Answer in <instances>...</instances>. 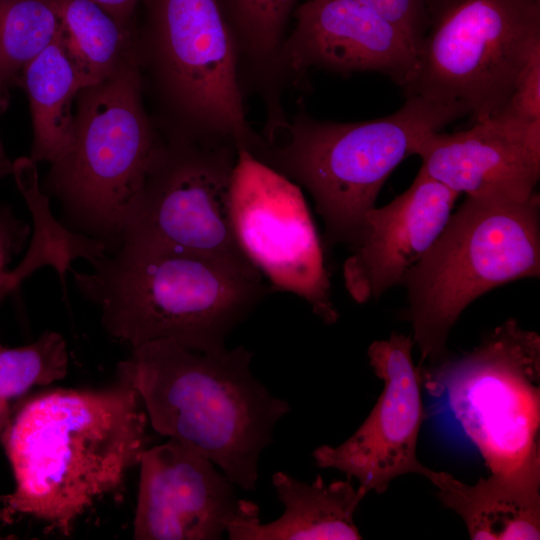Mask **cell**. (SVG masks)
I'll return each instance as SVG.
<instances>
[{"mask_svg": "<svg viewBox=\"0 0 540 540\" xmlns=\"http://www.w3.org/2000/svg\"><path fill=\"white\" fill-rule=\"evenodd\" d=\"M403 30L417 45L427 23L429 0H358Z\"/></svg>", "mask_w": 540, "mask_h": 540, "instance_id": "cell-26", "label": "cell"}, {"mask_svg": "<svg viewBox=\"0 0 540 540\" xmlns=\"http://www.w3.org/2000/svg\"><path fill=\"white\" fill-rule=\"evenodd\" d=\"M423 387L444 400L489 474L540 491V337L515 319L472 351L422 369Z\"/></svg>", "mask_w": 540, "mask_h": 540, "instance_id": "cell-8", "label": "cell"}, {"mask_svg": "<svg viewBox=\"0 0 540 540\" xmlns=\"http://www.w3.org/2000/svg\"><path fill=\"white\" fill-rule=\"evenodd\" d=\"M540 49V0H429L406 96L460 108L473 122L500 113Z\"/></svg>", "mask_w": 540, "mask_h": 540, "instance_id": "cell-9", "label": "cell"}, {"mask_svg": "<svg viewBox=\"0 0 540 540\" xmlns=\"http://www.w3.org/2000/svg\"><path fill=\"white\" fill-rule=\"evenodd\" d=\"M133 538L218 540L236 517L259 508L208 458L168 438L141 455Z\"/></svg>", "mask_w": 540, "mask_h": 540, "instance_id": "cell-13", "label": "cell"}, {"mask_svg": "<svg viewBox=\"0 0 540 540\" xmlns=\"http://www.w3.org/2000/svg\"><path fill=\"white\" fill-rule=\"evenodd\" d=\"M20 86L27 94L32 117L30 158L35 163L45 161L51 164L62 157L72 143V106L83 87L60 33L25 68Z\"/></svg>", "mask_w": 540, "mask_h": 540, "instance_id": "cell-20", "label": "cell"}, {"mask_svg": "<svg viewBox=\"0 0 540 540\" xmlns=\"http://www.w3.org/2000/svg\"><path fill=\"white\" fill-rule=\"evenodd\" d=\"M292 17L295 27L280 52L287 87L311 68L338 74L378 72L402 88L413 76L414 42L358 0H307Z\"/></svg>", "mask_w": 540, "mask_h": 540, "instance_id": "cell-14", "label": "cell"}, {"mask_svg": "<svg viewBox=\"0 0 540 540\" xmlns=\"http://www.w3.org/2000/svg\"><path fill=\"white\" fill-rule=\"evenodd\" d=\"M29 234V225L17 218L8 205L0 203V288L9 263L22 251Z\"/></svg>", "mask_w": 540, "mask_h": 540, "instance_id": "cell-27", "label": "cell"}, {"mask_svg": "<svg viewBox=\"0 0 540 540\" xmlns=\"http://www.w3.org/2000/svg\"><path fill=\"white\" fill-rule=\"evenodd\" d=\"M71 270L77 290L101 310L114 339L135 348L172 340L203 353L226 350L229 334L273 293L261 273L200 254L133 244Z\"/></svg>", "mask_w": 540, "mask_h": 540, "instance_id": "cell-3", "label": "cell"}, {"mask_svg": "<svg viewBox=\"0 0 540 540\" xmlns=\"http://www.w3.org/2000/svg\"><path fill=\"white\" fill-rule=\"evenodd\" d=\"M394 113L361 122L324 121L299 103L251 154L312 196L325 246L355 245L365 214L394 169L428 135L465 116L455 106L406 96Z\"/></svg>", "mask_w": 540, "mask_h": 540, "instance_id": "cell-4", "label": "cell"}, {"mask_svg": "<svg viewBox=\"0 0 540 540\" xmlns=\"http://www.w3.org/2000/svg\"><path fill=\"white\" fill-rule=\"evenodd\" d=\"M415 155L420 170L459 195L527 200L540 178V124L501 111L462 131L428 135Z\"/></svg>", "mask_w": 540, "mask_h": 540, "instance_id": "cell-15", "label": "cell"}, {"mask_svg": "<svg viewBox=\"0 0 540 540\" xmlns=\"http://www.w3.org/2000/svg\"><path fill=\"white\" fill-rule=\"evenodd\" d=\"M252 357L244 346L209 354L161 339L132 348L116 376L136 390L155 432L208 458L236 487L252 491L259 457L291 410L254 376Z\"/></svg>", "mask_w": 540, "mask_h": 540, "instance_id": "cell-2", "label": "cell"}, {"mask_svg": "<svg viewBox=\"0 0 540 540\" xmlns=\"http://www.w3.org/2000/svg\"><path fill=\"white\" fill-rule=\"evenodd\" d=\"M149 421L134 388H54L24 396L1 442L15 489L1 517L27 515L69 536L102 497L115 492L150 444Z\"/></svg>", "mask_w": 540, "mask_h": 540, "instance_id": "cell-1", "label": "cell"}, {"mask_svg": "<svg viewBox=\"0 0 540 540\" xmlns=\"http://www.w3.org/2000/svg\"><path fill=\"white\" fill-rule=\"evenodd\" d=\"M503 110L525 123L540 124V49L526 63Z\"/></svg>", "mask_w": 540, "mask_h": 540, "instance_id": "cell-25", "label": "cell"}, {"mask_svg": "<svg viewBox=\"0 0 540 540\" xmlns=\"http://www.w3.org/2000/svg\"><path fill=\"white\" fill-rule=\"evenodd\" d=\"M540 276V198L466 196L401 283L406 319L421 361L447 355L450 330L478 297L511 281Z\"/></svg>", "mask_w": 540, "mask_h": 540, "instance_id": "cell-6", "label": "cell"}, {"mask_svg": "<svg viewBox=\"0 0 540 540\" xmlns=\"http://www.w3.org/2000/svg\"><path fill=\"white\" fill-rule=\"evenodd\" d=\"M238 150L164 135L126 212L119 246L192 252L261 273L240 248L229 214Z\"/></svg>", "mask_w": 540, "mask_h": 540, "instance_id": "cell-10", "label": "cell"}, {"mask_svg": "<svg viewBox=\"0 0 540 540\" xmlns=\"http://www.w3.org/2000/svg\"><path fill=\"white\" fill-rule=\"evenodd\" d=\"M6 296L0 292V303ZM3 348V346L0 344V350Z\"/></svg>", "mask_w": 540, "mask_h": 540, "instance_id": "cell-30", "label": "cell"}, {"mask_svg": "<svg viewBox=\"0 0 540 540\" xmlns=\"http://www.w3.org/2000/svg\"><path fill=\"white\" fill-rule=\"evenodd\" d=\"M9 97L6 96L0 89V113H2L8 106ZM13 162H11L4 150L3 144L0 139V182L12 174Z\"/></svg>", "mask_w": 540, "mask_h": 540, "instance_id": "cell-29", "label": "cell"}, {"mask_svg": "<svg viewBox=\"0 0 540 540\" xmlns=\"http://www.w3.org/2000/svg\"><path fill=\"white\" fill-rule=\"evenodd\" d=\"M238 53V76L243 94H257L267 116L284 111L287 85L280 52L298 0H217Z\"/></svg>", "mask_w": 540, "mask_h": 540, "instance_id": "cell-18", "label": "cell"}, {"mask_svg": "<svg viewBox=\"0 0 540 540\" xmlns=\"http://www.w3.org/2000/svg\"><path fill=\"white\" fill-rule=\"evenodd\" d=\"M128 28L136 26L139 0H92Z\"/></svg>", "mask_w": 540, "mask_h": 540, "instance_id": "cell-28", "label": "cell"}, {"mask_svg": "<svg viewBox=\"0 0 540 540\" xmlns=\"http://www.w3.org/2000/svg\"><path fill=\"white\" fill-rule=\"evenodd\" d=\"M68 364L66 342L54 331L44 332L26 346L0 350V442L18 401L32 387L64 378Z\"/></svg>", "mask_w": 540, "mask_h": 540, "instance_id": "cell-24", "label": "cell"}, {"mask_svg": "<svg viewBox=\"0 0 540 540\" xmlns=\"http://www.w3.org/2000/svg\"><path fill=\"white\" fill-rule=\"evenodd\" d=\"M229 214L240 248L274 292L295 294L325 324L336 323L323 248L300 187L239 149Z\"/></svg>", "mask_w": 540, "mask_h": 540, "instance_id": "cell-11", "label": "cell"}, {"mask_svg": "<svg viewBox=\"0 0 540 540\" xmlns=\"http://www.w3.org/2000/svg\"><path fill=\"white\" fill-rule=\"evenodd\" d=\"M425 477L441 503L462 518L471 539L540 538V491L491 474L472 485L433 469Z\"/></svg>", "mask_w": 540, "mask_h": 540, "instance_id": "cell-19", "label": "cell"}, {"mask_svg": "<svg viewBox=\"0 0 540 540\" xmlns=\"http://www.w3.org/2000/svg\"><path fill=\"white\" fill-rule=\"evenodd\" d=\"M75 100L72 143L40 186L59 201L66 228L110 253L164 135L145 105L138 66L81 88Z\"/></svg>", "mask_w": 540, "mask_h": 540, "instance_id": "cell-7", "label": "cell"}, {"mask_svg": "<svg viewBox=\"0 0 540 540\" xmlns=\"http://www.w3.org/2000/svg\"><path fill=\"white\" fill-rule=\"evenodd\" d=\"M412 335L392 332L367 350L369 364L382 380V392L359 428L338 446L321 445L312 457L319 468L355 478L367 493L383 494L405 474L425 477L430 468L417 457L425 420L422 368L414 364Z\"/></svg>", "mask_w": 540, "mask_h": 540, "instance_id": "cell-12", "label": "cell"}, {"mask_svg": "<svg viewBox=\"0 0 540 540\" xmlns=\"http://www.w3.org/2000/svg\"><path fill=\"white\" fill-rule=\"evenodd\" d=\"M136 52L143 93L165 136L252 152L238 53L217 0H139Z\"/></svg>", "mask_w": 540, "mask_h": 540, "instance_id": "cell-5", "label": "cell"}, {"mask_svg": "<svg viewBox=\"0 0 540 540\" xmlns=\"http://www.w3.org/2000/svg\"><path fill=\"white\" fill-rule=\"evenodd\" d=\"M60 30L56 0H0V89L6 96Z\"/></svg>", "mask_w": 540, "mask_h": 540, "instance_id": "cell-23", "label": "cell"}, {"mask_svg": "<svg viewBox=\"0 0 540 540\" xmlns=\"http://www.w3.org/2000/svg\"><path fill=\"white\" fill-rule=\"evenodd\" d=\"M277 498L284 506L282 515L261 523L259 508L236 517L227 526L231 540H358L355 512L368 494L354 487L350 478L329 484L317 475L312 483L277 471L272 476Z\"/></svg>", "mask_w": 540, "mask_h": 540, "instance_id": "cell-17", "label": "cell"}, {"mask_svg": "<svg viewBox=\"0 0 540 540\" xmlns=\"http://www.w3.org/2000/svg\"><path fill=\"white\" fill-rule=\"evenodd\" d=\"M36 164L30 157H20L12 166V175L34 221V233L27 254L7 272L0 288L7 295L43 266L54 267L64 284L65 272L72 270L74 259L90 261L107 253L102 241L72 232L54 218L49 208L50 197L41 189Z\"/></svg>", "mask_w": 540, "mask_h": 540, "instance_id": "cell-22", "label": "cell"}, {"mask_svg": "<svg viewBox=\"0 0 540 540\" xmlns=\"http://www.w3.org/2000/svg\"><path fill=\"white\" fill-rule=\"evenodd\" d=\"M56 1L60 38L83 87L138 66L135 28L122 25L92 0Z\"/></svg>", "mask_w": 540, "mask_h": 540, "instance_id": "cell-21", "label": "cell"}, {"mask_svg": "<svg viewBox=\"0 0 540 540\" xmlns=\"http://www.w3.org/2000/svg\"><path fill=\"white\" fill-rule=\"evenodd\" d=\"M458 196L419 170L402 194L370 209L343 264L349 295L363 304L401 284L444 229Z\"/></svg>", "mask_w": 540, "mask_h": 540, "instance_id": "cell-16", "label": "cell"}]
</instances>
